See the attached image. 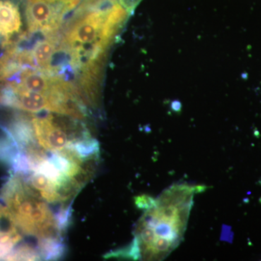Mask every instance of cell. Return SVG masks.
Listing matches in <instances>:
<instances>
[{
    "instance_id": "6da1fadb",
    "label": "cell",
    "mask_w": 261,
    "mask_h": 261,
    "mask_svg": "<svg viewBox=\"0 0 261 261\" xmlns=\"http://www.w3.org/2000/svg\"><path fill=\"white\" fill-rule=\"evenodd\" d=\"M195 192L193 187L173 185L165 190L155 206L146 211L137 226L152 230L154 241L146 260H163L179 245L186 229Z\"/></svg>"
},
{
    "instance_id": "7a4b0ae2",
    "label": "cell",
    "mask_w": 261,
    "mask_h": 261,
    "mask_svg": "<svg viewBox=\"0 0 261 261\" xmlns=\"http://www.w3.org/2000/svg\"><path fill=\"white\" fill-rule=\"evenodd\" d=\"M80 120L55 115L34 117L32 125L38 143L44 149L58 152L78 142L92 138Z\"/></svg>"
},
{
    "instance_id": "3957f363",
    "label": "cell",
    "mask_w": 261,
    "mask_h": 261,
    "mask_svg": "<svg viewBox=\"0 0 261 261\" xmlns=\"http://www.w3.org/2000/svg\"><path fill=\"white\" fill-rule=\"evenodd\" d=\"M82 0H25L29 31L46 35L57 34L65 17Z\"/></svg>"
},
{
    "instance_id": "277c9868",
    "label": "cell",
    "mask_w": 261,
    "mask_h": 261,
    "mask_svg": "<svg viewBox=\"0 0 261 261\" xmlns=\"http://www.w3.org/2000/svg\"><path fill=\"white\" fill-rule=\"evenodd\" d=\"M21 17L17 3L13 0H0V37L10 40L20 31Z\"/></svg>"
},
{
    "instance_id": "5b68a950",
    "label": "cell",
    "mask_w": 261,
    "mask_h": 261,
    "mask_svg": "<svg viewBox=\"0 0 261 261\" xmlns=\"http://www.w3.org/2000/svg\"><path fill=\"white\" fill-rule=\"evenodd\" d=\"M20 240L21 236L15 226L10 228L9 231L0 230V259L8 257L15 244Z\"/></svg>"
},
{
    "instance_id": "8992f818",
    "label": "cell",
    "mask_w": 261,
    "mask_h": 261,
    "mask_svg": "<svg viewBox=\"0 0 261 261\" xmlns=\"http://www.w3.org/2000/svg\"><path fill=\"white\" fill-rule=\"evenodd\" d=\"M15 144H17L16 142L10 133L9 140L0 138V161L5 163H13L18 154Z\"/></svg>"
},
{
    "instance_id": "52a82bcc",
    "label": "cell",
    "mask_w": 261,
    "mask_h": 261,
    "mask_svg": "<svg viewBox=\"0 0 261 261\" xmlns=\"http://www.w3.org/2000/svg\"><path fill=\"white\" fill-rule=\"evenodd\" d=\"M29 185L38 192L48 191V190H55L56 182L49 179L43 173L34 171V174L29 179Z\"/></svg>"
},
{
    "instance_id": "ba28073f",
    "label": "cell",
    "mask_w": 261,
    "mask_h": 261,
    "mask_svg": "<svg viewBox=\"0 0 261 261\" xmlns=\"http://www.w3.org/2000/svg\"><path fill=\"white\" fill-rule=\"evenodd\" d=\"M157 200L147 195L137 196L135 197V205L141 210L147 211L155 206Z\"/></svg>"
}]
</instances>
